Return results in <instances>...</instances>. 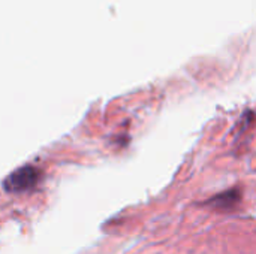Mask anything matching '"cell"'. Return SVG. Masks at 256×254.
Segmentation results:
<instances>
[{"label": "cell", "mask_w": 256, "mask_h": 254, "mask_svg": "<svg viewBox=\"0 0 256 254\" xmlns=\"http://www.w3.org/2000/svg\"><path fill=\"white\" fill-rule=\"evenodd\" d=\"M40 172L33 166H24L10 174L4 181V189L12 193H21L34 187L39 181Z\"/></svg>", "instance_id": "cell-1"}, {"label": "cell", "mask_w": 256, "mask_h": 254, "mask_svg": "<svg viewBox=\"0 0 256 254\" xmlns=\"http://www.w3.org/2000/svg\"><path fill=\"white\" fill-rule=\"evenodd\" d=\"M240 199H242V196H240L238 190H228V192L219 193L214 198H212L208 201V205L219 211H230L238 205Z\"/></svg>", "instance_id": "cell-2"}]
</instances>
